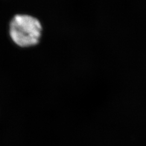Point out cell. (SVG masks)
Here are the masks:
<instances>
[{"label": "cell", "mask_w": 146, "mask_h": 146, "mask_svg": "<svg viewBox=\"0 0 146 146\" xmlns=\"http://www.w3.org/2000/svg\"><path fill=\"white\" fill-rule=\"evenodd\" d=\"M42 26L33 16L16 14L10 22L11 38L21 47H29L37 43L41 36Z\"/></svg>", "instance_id": "1"}]
</instances>
